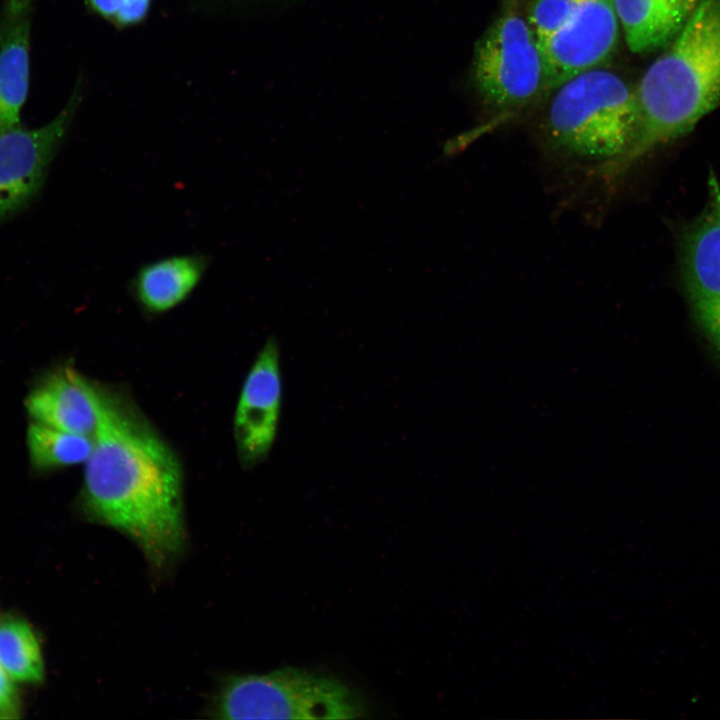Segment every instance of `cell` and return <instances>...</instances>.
Listing matches in <instances>:
<instances>
[{
	"label": "cell",
	"mask_w": 720,
	"mask_h": 720,
	"mask_svg": "<svg viewBox=\"0 0 720 720\" xmlns=\"http://www.w3.org/2000/svg\"><path fill=\"white\" fill-rule=\"evenodd\" d=\"M210 266L201 252L174 254L141 265L129 279V290L150 314L166 313L185 302L198 288Z\"/></svg>",
	"instance_id": "12"
},
{
	"label": "cell",
	"mask_w": 720,
	"mask_h": 720,
	"mask_svg": "<svg viewBox=\"0 0 720 720\" xmlns=\"http://www.w3.org/2000/svg\"><path fill=\"white\" fill-rule=\"evenodd\" d=\"M526 14L541 51L546 90L600 67L619 39L613 0H531Z\"/></svg>",
	"instance_id": "5"
},
{
	"label": "cell",
	"mask_w": 720,
	"mask_h": 720,
	"mask_svg": "<svg viewBox=\"0 0 720 720\" xmlns=\"http://www.w3.org/2000/svg\"><path fill=\"white\" fill-rule=\"evenodd\" d=\"M34 0H4L0 11V131L16 127L30 79Z\"/></svg>",
	"instance_id": "11"
},
{
	"label": "cell",
	"mask_w": 720,
	"mask_h": 720,
	"mask_svg": "<svg viewBox=\"0 0 720 720\" xmlns=\"http://www.w3.org/2000/svg\"><path fill=\"white\" fill-rule=\"evenodd\" d=\"M0 664L15 682L34 684L44 679L38 638L23 619H0Z\"/></svg>",
	"instance_id": "14"
},
{
	"label": "cell",
	"mask_w": 720,
	"mask_h": 720,
	"mask_svg": "<svg viewBox=\"0 0 720 720\" xmlns=\"http://www.w3.org/2000/svg\"><path fill=\"white\" fill-rule=\"evenodd\" d=\"M699 0H613L626 44L633 53L666 48Z\"/></svg>",
	"instance_id": "13"
},
{
	"label": "cell",
	"mask_w": 720,
	"mask_h": 720,
	"mask_svg": "<svg viewBox=\"0 0 720 720\" xmlns=\"http://www.w3.org/2000/svg\"><path fill=\"white\" fill-rule=\"evenodd\" d=\"M635 88L639 127L628 150L600 167L616 181L660 145L690 132L720 104V0H699Z\"/></svg>",
	"instance_id": "2"
},
{
	"label": "cell",
	"mask_w": 720,
	"mask_h": 720,
	"mask_svg": "<svg viewBox=\"0 0 720 720\" xmlns=\"http://www.w3.org/2000/svg\"><path fill=\"white\" fill-rule=\"evenodd\" d=\"M126 0H87L89 7L98 15L114 21Z\"/></svg>",
	"instance_id": "18"
},
{
	"label": "cell",
	"mask_w": 720,
	"mask_h": 720,
	"mask_svg": "<svg viewBox=\"0 0 720 720\" xmlns=\"http://www.w3.org/2000/svg\"><path fill=\"white\" fill-rule=\"evenodd\" d=\"M14 682L0 664V719H16L20 716L21 704Z\"/></svg>",
	"instance_id": "16"
},
{
	"label": "cell",
	"mask_w": 720,
	"mask_h": 720,
	"mask_svg": "<svg viewBox=\"0 0 720 720\" xmlns=\"http://www.w3.org/2000/svg\"><path fill=\"white\" fill-rule=\"evenodd\" d=\"M27 444L32 464L52 469L85 463L93 438L34 422L27 432Z\"/></svg>",
	"instance_id": "15"
},
{
	"label": "cell",
	"mask_w": 720,
	"mask_h": 720,
	"mask_svg": "<svg viewBox=\"0 0 720 720\" xmlns=\"http://www.w3.org/2000/svg\"><path fill=\"white\" fill-rule=\"evenodd\" d=\"M704 211L681 241L684 286L697 319L720 307V184L711 174Z\"/></svg>",
	"instance_id": "9"
},
{
	"label": "cell",
	"mask_w": 720,
	"mask_h": 720,
	"mask_svg": "<svg viewBox=\"0 0 720 720\" xmlns=\"http://www.w3.org/2000/svg\"><path fill=\"white\" fill-rule=\"evenodd\" d=\"M545 119V137L555 153L600 163L622 156L639 127L635 88L600 67L555 89Z\"/></svg>",
	"instance_id": "3"
},
{
	"label": "cell",
	"mask_w": 720,
	"mask_h": 720,
	"mask_svg": "<svg viewBox=\"0 0 720 720\" xmlns=\"http://www.w3.org/2000/svg\"><path fill=\"white\" fill-rule=\"evenodd\" d=\"M35 422L93 437L98 424L99 390L72 368L56 370L26 399Z\"/></svg>",
	"instance_id": "10"
},
{
	"label": "cell",
	"mask_w": 720,
	"mask_h": 720,
	"mask_svg": "<svg viewBox=\"0 0 720 720\" xmlns=\"http://www.w3.org/2000/svg\"><path fill=\"white\" fill-rule=\"evenodd\" d=\"M75 92L48 124L0 131V222L25 207L43 185L47 168L63 141L79 105Z\"/></svg>",
	"instance_id": "7"
},
{
	"label": "cell",
	"mask_w": 720,
	"mask_h": 720,
	"mask_svg": "<svg viewBox=\"0 0 720 720\" xmlns=\"http://www.w3.org/2000/svg\"><path fill=\"white\" fill-rule=\"evenodd\" d=\"M216 719H328L362 717L360 698L341 681L295 667L263 675H233L213 697Z\"/></svg>",
	"instance_id": "4"
},
{
	"label": "cell",
	"mask_w": 720,
	"mask_h": 720,
	"mask_svg": "<svg viewBox=\"0 0 720 720\" xmlns=\"http://www.w3.org/2000/svg\"><path fill=\"white\" fill-rule=\"evenodd\" d=\"M472 77L484 101L504 112L527 106L546 90L539 44L520 8L507 6L481 36Z\"/></svg>",
	"instance_id": "6"
},
{
	"label": "cell",
	"mask_w": 720,
	"mask_h": 720,
	"mask_svg": "<svg viewBox=\"0 0 720 720\" xmlns=\"http://www.w3.org/2000/svg\"><path fill=\"white\" fill-rule=\"evenodd\" d=\"M698 321L712 342L720 349V307L698 318Z\"/></svg>",
	"instance_id": "19"
},
{
	"label": "cell",
	"mask_w": 720,
	"mask_h": 720,
	"mask_svg": "<svg viewBox=\"0 0 720 720\" xmlns=\"http://www.w3.org/2000/svg\"><path fill=\"white\" fill-rule=\"evenodd\" d=\"M99 390L98 424L85 462L81 508L131 538L161 569L183 551L182 470L160 436L117 397Z\"/></svg>",
	"instance_id": "1"
},
{
	"label": "cell",
	"mask_w": 720,
	"mask_h": 720,
	"mask_svg": "<svg viewBox=\"0 0 720 720\" xmlns=\"http://www.w3.org/2000/svg\"><path fill=\"white\" fill-rule=\"evenodd\" d=\"M150 5L151 0H126L113 22L119 26L138 24L147 16Z\"/></svg>",
	"instance_id": "17"
},
{
	"label": "cell",
	"mask_w": 720,
	"mask_h": 720,
	"mask_svg": "<svg viewBox=\"0 0 720 720\" xmlns=\"http://www.w3.org/2000/svg\"><path fill=\"white\" fill-rule=\"evenodd\" d=\"M282 397L280 346L275 337H269L244 380L234 414V439L243 466L253 467L269 456L278 433Z\"/></svg>",
	"instance_id": "8"
}]
</instances>
